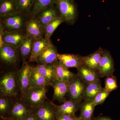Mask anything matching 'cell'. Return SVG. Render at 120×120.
Returning a JSON list of instances; mask_svg holds the SVG:
<instances>
[{"label":"cell","mask_w":120,"mask_h":120,"mask_svg":"<svg viewBox=\"0 0 120 120\" xmlns=\"http://www.w3.org/2000/svg\"><path fill=\"white\" fill-rule=\"evenodd\" d=\"M84 120V119H83L81 117L79 116H75L73 118V120Z\"/></svg>","instance_id":"38"},{"label":"cell","mask_w":120,"mask_h":120,"mask_svg":"<svg viewBox=\"0 0 120 120\" xmlns=\"http://www.w3.org/2000/svg\"><path fill=\"white\" fill-rule=\"evenodd\" d=\"M50 41V39H47L45 38L34 39L32 52L28 62L36 61L38 56L47 46Z\"/></svg>","instance_id":"21"},{"label":"cell","mask_w":120,"mask_h":120,"mask_svg":"<svg viewBox=\"0 0 120 120\" xmlns=\"http://www.w3.org/2000/svg\"><path fill=\"white\" fill-rule=\"evenodd\" d=\"M38 71L45 78L49 86H51L56 80L53 64H38L35 67Z\"/></svg>","instance_id":"24"},{"label":"cell","mask_w":120,"mask_h":120,"mask_svg":"<svg viewBox=\"0 0 120 120\" xmlns=\"http://www.w3.org/2000/svg\"><path fill=\"white\" fill-rule=\"evenodd\" d=\"M6 97L0 98V117L7 118L12 106L8 99Z\"/></svg>","instance_id":"31"},{"label":"cell","mask_w":120,"mask_h":120,"mask_svg":"<svg viewBox=\"0 0 120 120\" xmlns=\"http://www.w3.org/2000/svg\"><path fill=\"white\" fill-rule=\"evenodd\" d=\"M115 71L114 62L109 51H103L100 64L98 75L99 77H107L113 75Z\"/></svg>","instance_id":"9"},{"label":"cell","mask_w":120,"mask_h":120,"mask_svg":"<svg viewBox=\"0 0 120 120\" xmlns=\"http://www.w3.org/2000/svg\"><path fill=\"white\" fill-rule=\"evenodd\" d=\"M91 120H113L112 118L107 116H103L97 117L92 118Z\"/></svg>","instance_id":"36"},{"label":"cell","mask_w":120,"mask_h":120,"mask_svg":"<svg viewBox=\"0 0 120 120\" xmlns=\"http://www.w3.org/2000/svg\"><path fill=\"white\" fill-rule=\"evenodd\" d=\"M4 32V30L2 24L0 23V48L3 46L4 43L3 40V37Z\"/></svg>","instance_id":"35"},{"label":"cell","mask_w":120,"mask_h":120,"mask_svg":"<svg viewBox=\"0 0 120 120\" xmlns=\"http://www.w3.org/2000/svg\"><path fill=\"white\" fill-rule=\"evenodd\" d=\"M58 53L56 47L50 40L49 43L38 56L36 62L38 64H53L58 60Z\"/></svg>","instance_id":"8"},{"label":"cell","mask_w":120,"mask_h":120,"mask_svg":"<svg viewBox=\"0 0 120 120\" xmlns=\"http://www.w3.org/2000/svg\"><path fill=\"white\" fill-rule=\"evenodd\" d=\"M56 5L64 22L70 25L74 24L77 20L78 12L74 0H57Z\"/></svg>","instance_id":"2"},{"label":"cell","mask_w":120,"mask_h":120,"mask_svg":"<svg viewBox=\"0 0 120 120\" xmlns=\"http://www.w3.org/2000/svg\"><path fill=\"white\" fill-rule=\"evenodd\" d=\"M18 11L22 14L30 16L35 0H16Z\"/></svg>","instance_id":"30"},{"label":"cell","mask_w":120,"mask_h":120,"mask_svg":"<svg viewBox=\"0 0 120 120\" xmlns=\"http://www.w3.org/2000/svg\"><path fill=\"white\" fill-rule=\"evenodd\" d=\"M32 113L38 120H56L58 117L56 105L49 100L32 109Z\"/></svg>","instance_id":"5"},{"label":"cell","mask_w":120,"mask_h":120,"mask_svg":"<svg viewBox=\"0 0 120 120\" xmlns=\"http://www.w3.org/2000/svg\"><path fill=\"white\" fill-rule=\"evenodd\" d=\"M118 88L117 80L116 76L113 75L106 77L105 82V90L111 92Z\"/></svg>","instance_id":"32"},{"label":"cell","mask_w":120,"mask_h":120,"mask_svg":"<svg viewBox=\"0 0 120 120\" xmlns=\"http://www.w3.org/2000/svg\"><path fill=\"white\" fill-rule=\"evenodd\" d=\"M77 69V75L86 84L100 82L98 75L90 68L82 65Z\"/></svg>","instance_id":"20"},{"label":"cell","mask_w":120,"mask_h":120,"mask_svg":"<svg viewBox=\"0 0 120 120\" xmlns=\"http://www.w3.org/2000/svg\"><path fill=\"white\" fill-rule=\"evenodd\" d=\"M44 27L35 17L29 16L26 25V36L34 39L44 38Z\"/></svg>","instance_id":"10"},{"label":"cell","mask_w":120,"mask_h":120,"mask_svg":"<svg viewBox=\"0 0 120 120\" xmlns=\"http://www.w3.org/2000/svg\"><path fill=\"white\" fill-rule=\"evenodd\" d=\"M30 16L19 12L0 19L4 31H26V23Z\"/></svg>","instance_id":"1"},{"label":"cell","mask_w":120,"mask_h":120,"mask_svg":"<svg viewBox=\"0 0 120 120\" xmlns=\"http://www.w3.org/2000/svg\"><path fill=\"white\" fill-rule=\"evenodd\" d=\"M64 22V20L60 17L55 19L47 24L44 27V38L50 39V37L53 34L58 26L62 23Z\"/></svg>","instance_id":"29"},{"label":"cell","mask_w":120,"mask_h":120,"mask_svg":"<svg viewBox=\"0 0 120 120\" xmlns=\"http://www.w3.org/2000/svg\"><path fill=\"white\" fill-rule=\"evenodd\" d=\"M56 79L60 81L70 82L76 75L68 68L62 65L59 61L53 64Z\"/></svg>","instance_id":"19"},{"label":"cell","mask_w":120,"mask_h":120,"mask_svg":"<svg viewBox=\"0 0 120 120\" xmlns=\"http://www.w3.org/2000/svg\"><path fill=\"white\" fill-rule=\"evenodd\" d=\"M110 92H108L104 88L103 90L99 93L94 99H92L96 105H101L104 102Z\"/></svg>","instance_id":"33"},{"label":"cell","mask_w":120,"mask_h":120,"mask_svg":"<svg viewBox=\"0 0 120 120\" xmlns=\"http://www.w3.org/2000/svg\"><path fill=\"white\" fill-rule=\"evenodd\" d=\"M48 86L49 85L45 78L38 71L35 67H33L31 76V87H46Z\"/></svg>","instance_id":"28"},{"label":"cell","mask_w":120,"mask_h":120,"mask_svg":"<svg viewBox=\"0 0 120 120\" xmlns=\"http://www.w3.org/2000/svg\"><path fill=\"white\" fill-rule=\"evenodd\" d=\"M24 120H38L32 113L28 114Z\"/></svg>","instance_id":"37"},{"label":"cell","mask_w":120,"mask_h":120,"mask_svg":"<svg viewBox=\"0 0 120 120\" xmlns=\"http://www.w3.org/2000/svg\"><path fill=\"white\" fill-rule=\"evenodd\" d=\"M69 85V82L55 80L51 85L54 90L53 100L60 102L66 101L65 97L68 93Z\"/></svg>","instance_id":"16"},{"label":"cell","mask_w":120,"mask_h":120,"mask_svg":"<svg viewBox=\"0 0 120 120\" xmlns=\"http://www.w3.org/2000/svg\"><path fill=\"white\" fill-rule=\"evenodd\" d=\"M62 105H56L58 117L62 115L75 116V113L80 108V102L69 99L65 101Z\"/></svg>","instance_id":"18"},{"label":"cell","mask_w":120,"mask_h":120,"mask_svg":"<svg viewBox=\"0 0 120 120\" xmlns=\"http://www.w3.org/2000/svg\"><path fill=\"white\" fill-rule=\"evenodd\" d=\"M46 87H31L22 95V100L32 109L43 104L46 99Z\"/></svg>","instance_id":"4"},{"label":"cell","mask_w":120,"mask_h":120,"mask_svg":"<svg viewBox=\"0 0 120 120\" xmlns=\"http://www.w3.org/2000/svg\"><path fill=\"white\" fill-rule=\"evenodd\" d=\"M58 59L60 63L68 68H78L83 65L82 56L79 54L58 53Z\"/></svg>","instance_id":"17"},{"label":"cell","mask_w":120,"mask_h":120,"mask_svg":"<svg viewBox=\"0 0 120 120\" xmlns=\"http://www.w3.org/2000/svg\"><path fill=\"white\" fill-rule=\"evenodd\" d=\"M103 51V49L100 47L93 53L82 56V65L90 68L98 75L99 64Z\"/></svg>","instance_id":"14"},{"label":"cell","mask_w":120,"mask_h":120,"mask_svg":"<svg viewBox=\"0 0 120 120\" xmlns=\"http://www.w3.org/2000/svg\"><path fill=\"white\" fill-rule=\"evenodd\" d=\"M18 86H19L17 80L16 72H9L1 77L0 91L2 96L15 97L17 94Z\"/></svg>","instance_id":"3"},{"label":"cell","mask_w":120,"mask_h":120,"mask_svg":"<svg viewBox=\"0 0 120 120\" xmlns=\"http://www.w3.org/2000/svg\"><path fill=\"white\" fill-rule=\"evenodd\" d=\"M96 106L92 99L85 100L80 105L79 116L84 120H91Z\"/></svg>","instance_id":"25"},{"label":"cell","mask_w":120,"mask_h":120,"mask_svg":"<svg viewBox=\"0 0 120 120\" xmlns=\"http://www.w3.org/2000/svg\"><path fill=\"white\" fill-rule=\"evenodd\" d=\"M34 40V39L26 36L20 45L19 50L23 63L27 62V60H29L30 59L32 52Z\"/></svg>","instance_id":"23"},{"label":"cell","mask_w":120,"mask_h":120,"mask_svg":"<svg viewBox=\"0 0 120 120\" xmlns=\"http://www.w3.org/2000/svg\"><path fill=\"white\" fill-rule=\"evenodd\" d=\"M19 50L4 44L0 48V58L2 62L12 65L16 64L19 59Z\"/></svg>","instance_id":"15"},{"label":"cell","mask_w":120,"mask_h":120,"mask_svg":"<svg viewBox=\"0 0 120 120\" xmlns=\"http://www.w3.org/2000/svg\"><path fill=\"white\" fill-rule=\"evenodd\" d=\"M0 120H13L11 119H10L8 118H2L0 117Z\"/></svg>","instance_id":"39"},{"label":"cell","mask_w":120,"mask_h":120,"mask_svg":"<svg viewBox=\"0 0 120 120\" xmlns=\"http://www.w3.org/2000/svg\"><path fill=\"white\" fill-rule=\"evenodd\" d=\"M75 116L65 114L59 116L56 120H72Z\"/></svg>","instance_id":"34"},{"label":"cell","mask_w":120,"mask_h":120,"mask_svg":"<svg viewBox=\"0 0 120 120\" xmlns=\"http://www.w3.org/2000/svg\"><path fill=\"white\" fill-rule=\"evenodd\" d=\"M60 17V12L55 4L42 9L35 17L38 20L44 28L48 23Z\"/></svg>","instance_id":"12"},{"label":"cell","mask_w":120,"mask_h":120,"mask_svg":"<svg viewBox=\"0 0 120 120\" xmlns=\"http://www.w3.org/2000/svg\"><path fill=\"white\" fill-rule=\"evenodd\" d=\"M57 0H35L30 13V16L35 17L40 11L47 7L56 4Z\"/></svg>","instance_id":"27"},{"label":"cell","mask_w":120,"mask_h":120,"mask_svg":"<svg viewBox=\"0 0 120 120\" xmlns=\"http://www.w3.org/2000/svg\"><path fill=\"white\" fill-rule=\"evenodd\" d=\"M32 112V109L22 100L15 102L12 106L7 118L13 120H24Z\"/></svg>","instance_id":"11"},{"label":"cell","mask_w":120,"mask_h":120,"mask_svg":"<svg viewBox=\"0 0 120 120\" xmlns=\"http://www.w3.org/2000/svg\"><path fill=\"white\" fill-rule=\"evenodd\" d=\"M86 83L77 74L69 82L68 95L69 99L81 102L83 99Z\"/></svg>","instance_id":"7"},{"label":"cell","mask_w":120,"mask_h":120,"mask_svg":"<svg viewBox=\"0 0 120 120\" xmlns=\"http://www.w3.org/2000/svg\"><path fill=\"white\" fill-rule=\"evenodd\" d=\"M103 89L104 88L102 87L100 82L86 84L83 99L85 101L94 99Z\"/></svg>","instance_id":"26"},{"label":"cell","mask_w":120,"mask_h":120,"mask_svg":"<svg viewBox=\"0 0 120 120\" xmlns=\"http://www.w3.org/2000/svg\"><path fill=\"white\" fill-rule=\"evenodd\" d=\"M33 68V67L28 64V62H24L21 68L16 72L17 80L22 96L31 87Z\"/></svg>","instance_id":"6"},{"label":"cell","mask_w":120,"mask_h":120,"mask_svg":"<svg viewBox=\"0 0 120 120\" xmlns=\"http://www.w3.org/2000/svg\"><path fill=\"white\" fill-rule=\"evenodd\" d=\"M18 12L16 0H0V18Z\"/></svg>","instance_id":"22"},{"label":"cell","mask_w":120,"mask_h":120,"mask_svg":"<svg viewBox=\"0 0 120 120\" xmlns=\"http://www.w3.org/2000/svg\"><path fill=\"white\" fill-rule=\"evenodd\" d=\"M26 36V31H4L3 40L4 44L19 50Z\"/></svg>","instance_id":"13"}]
</instances>
